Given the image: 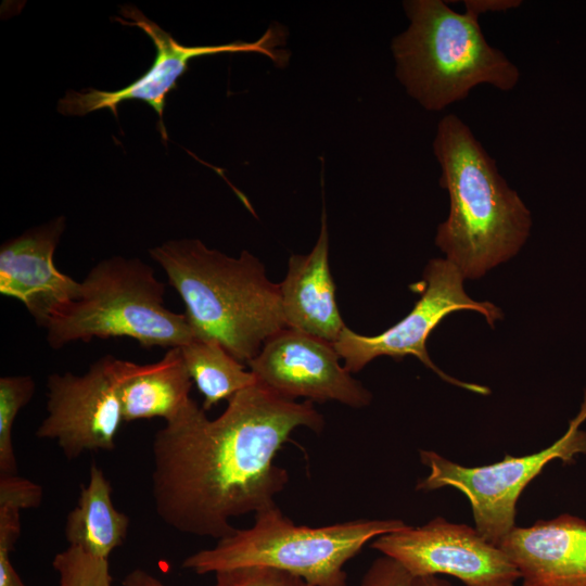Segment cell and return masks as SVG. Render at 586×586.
Returning a JSON list of instances; mask_svg holds the SVG:
<instances>
[{
    "mask_svg": "<svg viewBox=\"0 0 586 586\" xmlns=\"http://www.w3.org/2000/svg\"><path fill=\"white\" fill-rule=\"evenodd\" d=\"M227 403L211 420L193 402L154 436L155 510L178 532L220 539L235 531L232 518L276 506L289 482L278 451L295 429L324 425L313 402L282 397L258 380Z\"/></svg>",
    "mask_w": 586,
    "mask_h": 586,
    "instance_id": "obj_1",
    "label": "cell"
},
{
    "mask_svg": "<svg viewBox=\"0 0 586 586\" xmlns=\"http://www.w3.org/2000/svg\"><path fill=\"white\" fill-rule=\"evenodd\" d=\"M433 152L441 167L440 186L450 201L435 244L464 278H480L520 251L530 235L531 213L455 114L438 122Z\"/></svg>",
    "mask_w": 586,
    "mask_h": 586,
    "instance_id": "obj_2",
    "label": "cell"
},
{
    "mask_svg": "<svg viewBox=\"0 0 586 586\" xmlns=\"http://www.w3.org/2000/svg\"><path fill=\"white\" fill-rule=\"evenodd\" d=\"M184 304L195 339L220 343L244 365L286 328L279 283L249 251L230 257L199 239L168 240L149 250Z\"/></svg>",
    "mask_w": 586,
    "mask_h": 586,
    "instance_id": "obj_3",
    "label": "cell"
},
{
    "mask_svg": "<svg viewBox=\"0 0 586 586\" xmlns=\"http://www.w3.org/2000/svg\"><path fill=\"white\" fill-rule=\"evenodd\" d=\"M403 8L410 24L392 40L395 74L423 109L442 111L482 84L515 87L518 67L486 41L480 14L467 1L463 13L442 0H407Z\"/></svg>",
    "mask_w": 586,
    "mask_h": 586,
    "instance_id": "obj_4",
    "label": "cell"
},
{
    "mask_svg": "<svg viewBox=\"0 0 586 586\" xmlns=\"http://www.w3.org/2000/svg\"><path fill=\"white\" fill-rule=\"evenodd\" d=\"M165 285L137 257L112 256L80 281L76 298L56 307L43 329L59 349L74 341L130 337L142 347H181L195 339L184 314L164 304Z\"/></svg>",
    "mask_w": 586,
    "mask_h": 586,
    "instance_id": "obj_5",
    "label": "cell"
},
{
    "mask_svg": "<svg viewBox=\"0 0 586 586\" xmlns=\"http://www.w3.org/2000/svg\"><path fill=\"white\" fill-rule=\"evenodd\" d=\"M402 520L358 519L324 526L296 525L276 506L255 513L249 528L218 539L215 547L187 557L182 568L196 574L244 566H269L311 586H347L344 565L383 534L402 530Z\"/></svg>",
    "mask_w": 586,
    "mask_h": 586,
    "instance_id": "obj_6",
    "label": "cell"
},
{
    "mask_svg": "<svg viewBox=\"0 0 586 586\" xmlns=\"http://www.w3.org/2000/svg\"><path fill=\"white\" fill-rule=\"evenodd\" d=\"M586 390L578 413L569 422L565 433L549 447L537 453L513 457L482 467H463L433 450H420L421 462L429 475L419 481L416 489L430 492L454 487L470 501L475 530L493 545L515 526V506L523 489L552 460L572 463L576 455H586Z\"/></svg>",
    "mask_w": 586,
    "mask_h": 586,
    "instance_id": "obj_7",
    "label": "cell"
},
{
    "mask_svg": "<svg viewBox=\"0 0 586 586\" xmlns=\"http://www.w3.org/2000/svg\"><path fill=\"white\" fill-rule=\"evenodd\" d=\"M464 277L447 258H434L426 265L422 281L413 286L420 288L421 296L410 313L396 324L378 335H361L345 327L333 344L345 361L351 373L360 371L367 364L380 356L402 360L406 356L417 357L442 380L470 392L487 395V386L455 379L434 365L426 351V341L432 331L449 314L457 310H474L482 314L494 328L501 320V309L489 302H476L463 289Z\"/></svg>",
    "mask_w": 586,
    "mask_h": 586,
    "instance_id": "obj_8",
    "label": "cell"
},
{
    "mask_svg": "<svg viewBox=\"0 0 586 586\" xmlns=\"http://www.w3.org/2000/svg\"><path fill=\"white\" fill-rule=\"evenodd\" d=\"M120 24L137 26L153 41L156 55L154 63L141 77L130 85L114 91L88 88L81 91L69 90L59 100L56 110L65 116H85L91 112L109 109L117 116L122 102L139 100L148 103L158 115V126L163 139L167 133L163 123L167 94L176 88L178 79L188 71L194 58L218 53L253 52L268 56L276 66L289 63L290 52L279 49L285 44L286 30L278 23L272 24L264 35L253 42L234 41L216 46H183L155 22L148 18L139 9L126 4L120 8Z\"/></svg>",
    "mask_w": 586,
    "mask_h": 586,
    "instance_id": "obj_9",
    "label": "cell"
},
{
    "mask_svg": "<svg viewBox=\"0 0 586 586\" xmlns=\"http://www.w3.org/2000/svg\"><path fill=\"white\" fill-rule=\"evenodd\" d=\"M371 548L415 575H450L466 586H515L520 574L500 547L442 517L377 537Z\"/></svg>",
    "mask_w": 586,
    "mask_h": 586,
    "instance_id": "obj_10",
    "label": "cell"
},
{
    "mask_svg": "<svg viewBox=\"0 0 586 586\" xmlns=\"http://www.w3.org/2000/svg\"><path fill=\"white\" fill-rule=\"evenodd\" d=\"M115 360L105 355L81 375L52 373L47 380V416L36 436L55 441L68 460L115 448L124 422Z\"/></svg>",
    "mask_w": 586,
    "mask_h": 586,
    "instance_id": "obj_11",
    "label": "cell"
},
{
    "mask_svg": "<svg viewBox=\"0 0 586 586\" xmlns=\"http://www.w3.org/2000/svg\"><path fill=\"white\" fill-rule=\"evenodd\" d=\"M340 359L332 343L284 328L265 342L247 366L259 382L282 397L334 400L353 408L368 406L372 394L340 365Z\"/></svg>",
    "mask_w": 586,
    "mask_h": 586,
    "instance_id": "obj_12",
    "label": "cell"
},
{
    "mask_svg": "<svg viewBox=\"0 0 586 586\" xmlns=\"http://www.w3.org/2000/svg\"><path fill=\"white\" fill-rule=\"evenodd\" d=\"M65 227L66 218L59 216L0 247V293L23 303L40 328L56 307L76 298L80 291V282L54 264Z\"/></svg>",
    "mask_w": 586,
    "mask_h": 586,
    "instance_id": "obj_13",
    "label": "cell"
},
{
    "mask_svg": "<svg viewBox=\"0 0 586 586\" xmlns=\"http://www.w3.org/2000/svg\"><path fill=\"white\" fill-rule=\"evenodd\" d=\"M499 547L522 586H586V521L568 513L514 526Z\"/></svg>",
    "mask_w": 586,
    "mask_h": 586,
    "instance_id": "obj_14",
    "label": "cell"
},
{
    "mask_svg": "<svg viewBox=\"0 0 586 586\" xmlns=\"http://www.w3.org/2000/svg\"><path fill=\"white\" fill-rule=\"evenodd\" d=\"M279 288L286 328L332 344L339 340L346 326L339 310L336 286L329 266L324 209L315 246L307 255H291L286 276Z\"/></svg>",
    "mask_w": 586,
    "mask_h": 586,
    "instance_id": "obj_15",
    "label": "cell"
},
{
    "mask_svg": "<svg viewBox=\"0 0 586 586\" xmlns=\"http://www.w3.org/2000/svg\"><path fill=\"white\" fill-rule=\"evenodd\" d=\"M115 372L124 422L163 418L168 423L194 402L180 347L146 365L116 358Z\"/></svg>",
    "mask_w": 586,
    "mask_h": 586,
    "instance_id": "obj_16",
    "label": "cell"
},
{
    "mask_svg": "<svg viewBox=\"0 0 586 586\" xmlns=\"http://www.w3.org/2000/svg\"><path fill=\"white\" fill-rule=\"evenodd\" d=\"M129 518L112 500V485L92 463L88 483L80 486L77 505L67 514L64 534L68 546L109 559L127 537Z\"/></svg>",
    "mask_w": 586,
    "mask_h": 586,
    "instance_id": "obj_17",
    "label": "cell"
},
{
    "mask_svg": "<svg viewBox=\"0 0 586 586\" xmlns=\"http://www.w3.org/2000/svg\"><path fill=\"white\" fill-rule=\"evenodd\" d=\"M180 351L192 381L204 397V410L230 399L257 381L255 374L246 371L244 364L217 341L194 339Z\"/></svg>",
    "mask_w": 586,
    "mask_h": 586,
    "instance_id": "obj_18",
    "label": "cell"
},
{
    "mask_svg": "<svg viewBox=\"0 0 586 586\" xmlns=\"http://www.w3.org/2000/svg\"><path fill=\"white\" fill-rule=\"evenodd\" d=\"M35 381L30 375L0 378V474H17L12 433L20 410L33 398Z\"/></svg>",
    "mask_w": 586,
    "mask_h": 586,
    "instance_id": "obj_19",
    "label": "cell"
},
{
    "mask_svg": "<svg viewBox=\"0 0 586 586\" xmlns=\"http://www.w3.org/2000/svg\"><path fill=\"white\" fill-rule=\"evenodd\" d=\"M40 485L17 474H0V540L15 544L21 534V510L38 507Z\"/></svg>",
    "mask_w": 586,
    "mask_h": 586,
    "instance_id": "obj_20",
    "label": "cell"
},
{
    "mask_svg": "<svg viewBox=\"0 0 586 586\" xmlns=\"http://www.w3.org/2000/svg\"><path fill=\"white\" fill-rule=\"evenodd\" d=\"M52 565L59 574L58 586H112L109 559L68 546L56 553Z\"/></svg>",
    "mask_w": 586,
    "mask_h": 586,
    "instance_id": "obj_21",
    "label": "cell"
},
{
    "mask_svg": "<svg viewBox=\"0 0 586 586\" xmlns=\"http://www.w3.org/2000/svg\"><path fill=\"white\" fill-rule=\"evenodd\" d=\"M360 586H453L436 575H415L395 560L381 556L365 572Z\"/></svg>",
    "mask_w": 586,
    "mask_h": 586,
    "instance_id": "obj_22",
    "label": "cell"
},
{
    "mask_svg": "<svg viewBox=\"0 0 586 586\" xmlns=\"http://www.w3.org/2000/svg\"><path fill=\"white\" fill-rule=\"evenodd\" d=\"M214 586H311L304 578L269 566H244L215 574Z\"/></svg>",
    "mask_w": 586,
    "mask_h": 586,
    "instance_id": "obj_23",
    "label": "cell"
},
{
    "mask_svg": "<svg viewBox=\"0 0 586 586\" xmlns=\"http://www.w3.org/2000/svg\"><path fill=\"white\" fill-rule=\"evenodd\" d=\"M12 550L8 546L0 545V586H26L11 562Z\"/></svg>",
    "mask_w": 586,
    "mask_h": 586,
    "instance_id": "obj_24",
    "label": "cell"
},
{
    "mask_svg": "<svg viewBox=\"0 0 586 586\" xmlns=\"http://www.w3.org/2000/svg\"><path fill=\"white\" fill-rule=\"evenodd\" d=\"M480 15L487 11H506L519 7V0H466Z\"/></svg>",
    "mask_w": 586,
    "mask_h": 586,
    "instance_id": "obj_25",
    "label": "cell"
},
{
    "mask_svg": "<svg viewBox=\"0 0 586 586\" xmlns=\"http://www.w3.org/2000/svg\"><path fill=\"white\" fill-rule=\"evenodd\" d=\"M123 586H166L158 578L142 569L129 572L122 583Z\"/></svg>",
    "mask_w": 586,
    "mask_h": 586,
    "instance_id": "obj_26",
    "label": "cell"
}]
</instances>
